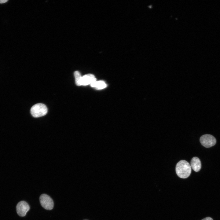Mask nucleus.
Masks as SVG:
<instances>
[{
    "instance_id": "f03ea898",
    "label": "nucleus",
    "mask_w": 220,
    "mask_h": 220,
    "mask_svg": "<svg viewBox=\"0 0 220 220\" xmlns=\"http://www.w3.org/2000/svg\"><path fill=\"white\" fill-rule=\"evenodd\" d=\"M48 110L46 106L44 104L38 103L33 106L31 109V113L34 117H39L46 114Z\"/></svg>"
},
{
    "instance_id": "9b49d317",
    "label": "nucleus",
    "mask_w": 220,
    "mask_h": 220,
    "mask_svg": "<svg viewBox=\"0 0 220 220\" xmlns=\"http://www.w3.org/2000/svg\"><path fill=\"white\" fill-rule=\"evenodd\" d=\"M8 0H0V4L4 3L7 2Z\"/></svg>"
},
{
    "instance_id": "7ed1b4c3",
    "label": "nucleus",
    "mask_w": 220,
    "mask_h": 220,
    "mask_svg": "<svg viewBox=\"0 0 220 220\" xmlns=\"http://www.w3.org/2000/svg\"><path fill=\"white\" fill-rule=\"evenodd\" d=\"M200 141L203 146L206 148H208L214 146L216 143V140L212 135L206 134L200 137Z\"/></svg>"
},
{
    "instance_id": "0eeeda50",
    "label": "nucleus",
    "mask_w": 220,
    "mask_h": 220,
    "mask_svg": "<svg viewBox=\"0 0 220 220\" xmlns=\"http://www.w3.org/2000/svg\"><path fill=\"white\" fill-rule=\"evenodd\" d=\"M96 79L94 75L92 74H88L82 76V85L86 86L96 81Z\"/></svg>"
},
{
    "instance_id": "20e7f679",
    "label": "nucleus",
    "mask_w": 220,
    "mask_h": 220,
    "mask_svg": "<svg viewBox=\"0 0 220 220\" xmlns=\"http://www.w3.org/2000/svg\"><path fill=\"white\" fill-rule=\"evenodd\" d=\"M39 200L42 206L45 209L51 210L53 208V201L48 195L46 194H42L40 197Z\"/></svg>"
},
{
    "instance_id": "6e6552de",
    "label": "nucleus",
    "mask_w": 220,
    "mask_h": 220,
    "mask_svg": "<svg viewBox=\"0 0 220 220\" xmlns=\"http://www.w3.org/2000/svg\"><path fill=\"white\" fill-rule=\"evenodd\" d=\"M91 87L95 88L97 90H100L105 88L107 85L103 81H96L90 84Z\"/></svg>"
},
{
    "instance_id": "423d86ee",
    "label": "nucleus",
    "mask_w": 220,
    "mask_h": 220,
    "mask_svg": "<svg viewBox=\"0 0 220 220\" xmlns=\"http://www.w3.org/2000/svg\"><path fill=\"white\" fill-rule=\"evenodd\" d=\"M190 165L193 170L196 172L199 171L201 168V161L200 159L197 157H194L192 158Z\"/></svg>"
},
{
    "instance_id": "9d476101",
    "label": "nucleus",
    "mask_w": 220,
    "mask_h": 220,
    "mask_svg": "<svg viewBox=\"0 0 220 220\" xmlns=\"http://www.w3.org/2000/svg\"><path fill=\"white\" fill-rule=\"evenodd\" d=\"M201 220H213V219L210 217H207Z\"/></svg>"
},
{
    "instance_id": "1a4fd4ad",
    "label": "nucleus",
    "mask_w": 220,
    "mask_h": 220,
    "mask_svg": "<svg viewBox=\"0 0 220 220\" xmlns=\"http://www.w3.org/2000/svg\"><path fill=\"white\" fill-rule=\"evenodd\" d=\"M74 75L76 85L78 86L82 85V76H81L80 72L78 71H75L74 72Z\"/></svg>"
},
{
    "instance_id": "39448f33",
    "label": "nucleus",
    "mask_w": 220,
    "mask_h": 220,
    "mask_svg": "<svg viewBox=\"0 0 220 220\" xmlns=\"http://www.w3.org/2000/svg\"><path fill=\"white\" fill-rule=\"evenodd\" d=\"M30 209L28 204L25 201H22L19 202L16 206V211L19 215L24 216Z\"/></svg>"
},
{
    "instance_id": "f257e3e1",
    "label": "nucleus",
    "mask_w": 220,
    "mask_h": 220,
    "mask_svg": "<svg viewBox=\"0 0 220 220\" xmlns=\"http://www.w3.org/2000/svg\"><path fill=\"white\" fill-rule=\"evenodd\" d=\"M176 172L177 175L180 178H186L190 175L191 172V167L190 164L185 160H181L176 164Z\"/></svg>"
}]
</instances>
